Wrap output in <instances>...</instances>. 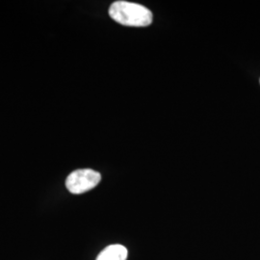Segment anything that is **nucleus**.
<instances>
[{
    "instance_id": "f257e3e1",
    "label": "nucleus",
    "mask_w": 260,
    "mask_h": 260,
    "mask_svg": "<svg viewBox=\"0 0 260 260\" xmlns=\"http://www.w3.org/2000/svg\"><path fill=\"white\" fill-rule=\"evenodd\" d=\"M109 15L115 21L125 26L144 27L152 22V14L147 7L128 1H116L109 8Z\"/></svg>"
},
{
    "instance_id": "f03ea898",
    "label": "nucleus",
    "mask_w": 260,
    "mask_h": 260,
    "mask_svg": "<svg viewBox=\"0 0 260 260\" xmlns=\"http://www.w3.org/2000/svg\"><path fill=\"white\" fill-rule=\"evenodd\" d=\"M102 180L99 172L92 169H80L73 172L66 179L67 189L75 195L83 194L93 189Z\"/></svg>"
},
{
    "instance_id": "7ed1b4c3",
    "label": "nucleus",
    "mask_w": 260,
    "mask_h": 260,
    "mask_svg": "<svg viewBox=\"0 0 260 260\" xmlns=\"http://www.w3.org/2000/svg\"><path fill=\"white\" fill-rule=\"evenodd\" d=\"M127 249L120 245L114 244L105 248L96 257V260H126Z\"/></svg>"
}]
</instances>
